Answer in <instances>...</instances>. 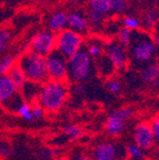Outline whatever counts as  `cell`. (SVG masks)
Listing matches in <instances>:
<instances>
[{
    "label": "cell",
    "mask_w": 159,
    "mask_h": 160,
    "mask_svg": "<svg viewBox=\"0 0 159 160\" xmlns=\"http://www.w3.org/2000/svg\"><path fill=\"white\" fill-rule=\"evenodd\" d=\"M68 86L66 81L48 80L40 87L37 102L46 112H58L68 99Z\"/></svg>",
    "instance_id": "obj_1"
},
{
    "label": "cell",
    "mask_w": 159,
    "mask_h": 160,
    "mask_svg": "<svg viewBox=\"0 0 159 160\" xmlns=\"http://www.w3.org/2000/svg\"><path fill=\"white\" fill-rule=\"evenodd\" d=\"M156 53L157 49L152 36L140 30L132 31L131 40L128 46V56L135 63L145 67L154 60Z\"/></svg>",
    "instance_id": "obj_2"
},
{
    "label": "cell",
    "mask_w": 159,
    "mask_h": 160,
    "mask_svg": "<svg viewBox=\"0 0 159 160\" xmlns=\"http://www.w3.org/2000/svg\"><path fill=\"white\" fill-rule=\"evenodd\" d=\"M17 63L26 76V79L30 82L42 85L48 81L46 58L38 56L31 51H25L20 56Z\"/></svg>",
    "instance_id": "obj_3"
},
{
    "label": "cell",
    "mask_w": 159,
    "mask_h": 160,
    "mask_svg": "<svg viewBox=\"0 0 159 160\" xmlns=\"http://www.w3.org/2000/svg\"><path fill=\"white\" fill-rule=\"evenodd\" d=\"M94 70L92 58L84 47L68 59V79L74 82H81L91 76Z\"/></svg>",
    "instance_id": "obj_4"
},
{
    "label": "cell",
    "mask_w": 159,
    "mask_h": 160,
    "mask_svg": "<svg viewBox=\"0 0 159 160\" xmlns=\"http://www.w3.org/2000/svg\"><path fill=\"white\" fill-rule=\"evenodd\" d=\"M82 47H84L82 36L68 28L56 35V50L67 59L77 53Z\"/></svg>",
    "instance_id": "obj_5"
},
{
    "label": "cell",
    "mask_w": 159,
    "mask_h": 160,
    "mask_svg": "<svg viewBox=\"0 0 159 160\" xmlns=\"http://www.w3.org/2000/svg\"><path fill=\"white\" fill-rule=\"evenodd\" d=\"M23 101L20 91L7 75L0 76V106L7 111L16 113L18 107Z\"/></svg>",
    "instance_id": "obj_6"
},
{
    "label": "cell",
    "mask_w": 159,
    "mask_h": 160,
    "mask_svg": "<svg viewBox=\"0 0 159 160\" xmlns=\"http://www.w3.org/2000/svg\"><path fill=\"white\" fill-rule=\"evenodd\" d=\"M132 116V110L129 107H121L114 110L105 121V131L109 137L116 138L120 136Z\"/></svg>",
    "instance_id": "obj_7"
},
{
    "label": "cell",
    "mask_w": 159,
    "mask_h": 160,
    "mask_svg": "<svg viewBox=\"0 0 159 160\" xmlns=\"http://www.w3.org/2000/svg\"><path fill=\"white\" fill-rule=\"evenodd\" d=\"M48 79L54 81H66L68 79V59L55 50L46 57Z\"/></svg>",
    "instance_id": "obj_8"
},
{
    "label": "cell",
    "mask_w": 159,
    "mask_h": 160,
    "mask_svg": "<svg viewBox=\"0 0 159 160\" xmlns=\"http://www.w3.org/2000/svg\"><path fill=\"white\" fill-rule=\"evenodd\" d=\"M56 50V35L49 30H41L29 42V51L46 58Z\"/></svg>",
    "instance_id": "obj_9"
},
{
    "label": "cell",
    "mask_w": 159,
    "mask_h": 160,
    "mask_svg": "<svg viewBox=\"0 0 159 160\" xmlns=\"http://www.w3.org/2000/svg\"><path fill=\"white\" fill-rule=\"evenodd\" d=\"M126 148L115 141H102L92 150L94 160H125Z\"/></svg>",
    "instance_id": "obj_10"
},
{
    "label": "cell",
    "mask_w": 159,
    "mask_h": 160,
    "mask_svg": "<svg viewBox=\"0 0 159 160\" xmlns=\"http://www.w3.org/2000/svg\"><path fill=\"white\" fill-rule=\"evenodd\" d=\"M134 143L145 151H149L155 147V138L149 121H140L134 128L132 131Z\"/></svg>",
    "instance_id": "obj_11"
},
{
    "label": "cell",
    "mask_w": 159,
    "mask_h": 160,
    "mask_svg": "<svg viewBox=\"0 0 159 160\" xmlns=\"http://www.w3.org/2000/svg\"><path fill=\"white\" fill-rule=\"evenodd\" d=\"M110 12L111 10H110L109 0H89L87 15H86L89 22V27L101 26L106 16Z\"/></svg>",
    "instance_id": "obj_12"
},
{
    "label": "cell",
    "mask_w": 159,
    "mask_h": 160,
    "mask_svg": "<svg viewBox=\"0 0 159 160\" xmlns=\"http://www.w3.org/2000/svg\"><path fill=\"white\" fill-rule=\"evenodd\" d=\"M105 55L110 59L115 70H122L127 67L129 61L128 51L119 41H110L105 46Z\"/></svg>",
    "instance_id": "obj_13"
},
{
    "label": "cell",
    "mask_w": 159,
    "mask_h": 160,
    "mask_svg": "<svg viewBox=\"0 0 159 160\" xmlns=\"http://www.w3.org/2000/svg\"><path fill=\"white\" fill-rule=\"evenodd\" d=\"M67 28L79 35H84L89 30L87 16L81 11H72L67 16Z\"/></svg>",
    "instance_id": "obj_14"
},
{
    "label": "cell",
    "mask_w": 159,
    "mask_h": 160,
    "mask_svg": "<svg viewBox=\"0 0 159 160\" xmlns=\"http://www.w3.org/2000/svg\"><path fill=\"white\" fill-rule=\"evenodd\" d=\"M67 16L65 11H56L52 13L47 22L48 30L55 35L65 30L67 28Z\"/></svg>",
    "instance_id": "obj_15"
},
{
    "label": "cell",
    "mask_w": 159,
    "mask_h": 160,
    "mask_svg": "<svg viewBox=\"0 0 159 160\" xmlns=\"http://www.w3.org/2000/svg\"><path fill=\"white\" fill-rule=\"evenodd\" d=\"M140 78L147 85H154L159 79V63L150 62L140 71Z\"/></svg>",
    "instance_id": "obj_16"
},
{
    "label": "cell",
    "mask_w": 159,
    "mask_h": 160,
    "mask_svg": "<svg viewBox=\"0 0 159 160\" xmlns=\"http://www.w3.org/2000/svg\"><path fill=\"white\" fill-rule=\"evenodd\" d=\"M40 87H41V85L27 81L25 83V86L23 87V89L20 90V95L23 97V101L31 103V105L37 102V98L38 95H39Z\"/></svg>",
    "instance_id": "obj_17"
},
{
    "label": "cell",
    "mask_w": 159,
    "mask_h": 160,
    "mask_svg": "<svg viewBox=\"0 0 159 160\" xmlns=\"http://www.w3.org/2000/svg\"><path fill=\"white\" fill-rule=\"evenodd\" d=\"M7 76L10 78V80L13 81V83L16 86V88H17L19 91L23 89V87L25 86V83L28 81V80L26 79L25 73H23V71L21 70V68L19 67L18 63L13 68V69L10 70Z\"/></svg>",
    "instance_id": "obj_18"
},
{
    "label": "cell",
    "mask_w": 159,
    "mask_h": 160,
    "mask_svg": "<svg viewBox=\"0 0 159 160\" xmlns=\"http://www.w3.org/2000/svg\"><path fill=\"white\" fill-rule=\"evenodd\" d=\"M97 68L99 70V72L104 77H107V78L112 77V75L115 72L114 65L111 63L109 58L106 55H104V53L99 58H97Z\"/></svg>",
    "instance_id": "obj_19"
},
{
    "label": "cell",
    "mask_w": 159,
    "mask_h": 160,
    "mask_svg": "<svg viewBox=\"0 0 159 160\" xmlns=\"http://www.w3.org/2000/svg\"><path fill=\"white\" fill-rule=\"evenodd\" d=\"M126 156L129 160H147L146 151L134 142L126 146Z\"/></svg>",
    "instance_id": "obj_20"
},
{
    "label": "cell",
    "mask_w": 159,
    "mask_h": 160,
    "mask_svg": "<svg viewBox=\"0 0 159 160\" xmlns=\"http://www.w3.org/2000/svg\"><path fill=\"white\" fill-rule=\"evenodd\" d=\"M158 21H159V11L157 9H150L145 13L142 25H144L145 29L154 30L155 26L158 23Z\"/></svg>",
    "instance_id": "obj_21"
},
{
    "label": "cell",
    "mask_w": 159,
    "mask_h": 160,
    "mask_svg": "<svg viewBox=\"0 0 159 160\" xmlns=\"http://www.w3.org/2000/svg\"><path fill=\"white\" fill-rule=\"evenodd\" d=\"M85 49L87 50V52L89 53V56L92 59H97L100 56L102 55V51H104V45L101 43V41L99 40H89L85 47Z\"/></svg>",
    "instance_id": "obj_22"
},
{
    "label": "cell",
    "mask_w": 159,
    "mask_h": 160,
    "mask_svg": "<svg viewBox=\"0 0 159 160\" xmlns=\"http://www.w3.org/2000/svg\"><path fill=\"white\" fill-rule=\"evenodd\" d=\"M17 65L16 58L13 55H5L0 58V76L8 75L10 70Z\"/></svg>",
    "instance_id": "obj_23"
},
{
    "label": "cell",
    "mask_w": 159,
    "mask_h": 160,
    "mask_svg": "<svg viewBox=\"0 0 159 160\" xmlns=\"http://www.w3.org/2000/svg\"><path fill=\"white\" fill-rule=\"evenodd\" d=\"M15 115H17L18 117H20L21 119H23L25 121H33V105L29 102H26L23 101L21 105L18 107L17 111H16Z\"/></svg>",
    "instance_id": "obj_24"
},
{
    "label": "cell",
    "mask_w": 159,
    "mask_h": 160,
    "mask_svg": "<svg viewBox=\"0 0 159 160\" xmlns=\"http://www.w3.org/2000/svg\"><path fill=\"white\" fill-rule=\"evenodd\" d=\"M62 133L69 140H77L82 136L84 131H82V128L77 125H68L64 127Z\"/></svg>",
    "instance_id": "obj_25"
},
{
    "label": "cell",
    "mask_w": 159,
    "mask_h": 160,
    "mask_svg": "<svg viewBox=\"0 0 159 160\" xmlns=\"http://www.w3.org/2000/svg\"><path fill=\"white\" fill-rule=\"evenodd\" d=\"M106 88H107V90L109 92L114 93V95H118V93L121 92L122 85L118 78L112 76V77L108 78L107 82H106Z\"/></svg>",
    "instance_id": "obj_26"
},
{
    "label": "cell",
    "mask_w": 159,
    "mask_h": 160,
    "mask_svg": "<svg viewBox=\"0 0 159 160\" xmlns=\"http://www.w3.org/2000/svg\"><path fill=\"white\" fill-rule=\"evenodd\" d=\"M122 26L124 28H127L131 31H136V30H139L141 21L135 16H127L122 19Z\"/></svg>",
    "instance_id": "obj_27"
},
{
    "label": "cell",
    "mask_w": 159,
    "mask_h": 160,
    "mask_svg": "<svg viewBox=\"0 0 159 160\" xmlns=\"http://www.w3.org/2000/svg\"><path fill=\"white\" fill-rule=\"evenodd\" d=\"M131 36H132L131 30L122 27L121 29L119 30V32H118V39H119L118 41H119L122 46L128 48V46H129V43H130V40H131Z\"/></svg>",
    "instance_id": "obj_28"
},
{
    "label": "cell",
    "mask_w": 159,
    "mask_h": 160,
    "mask_svg": "<svg viewBox=\"0 0 159 160\" xmlns=\"http://www.w3.org/2000/svg\"><path fill=\"white\" fill-rule=\"evenodd\" d=\"M110 10L112 13H122L127 8V1L126 0H109Z\"/></svg>",
    "instance_id": "obj_29"
},
{
    "label": "cell",
    "mask_w": 159,
    "mask_h": 160,
    "mask_svg": "<svg viewBox=\"0 0 159 160\" xmlns=\"http://www.w3.org/2000/svg\"><path fill=\"white\" fill-rule=\"evenodd\" d=\"M155 138V146L159 149V112L156 113L149 121Z\"/></svg>",
    "instance_id": "obj_30"
},
{
    "label": "cell",
    "mask_w": 159,
    "mask_h": 160,
    "mask_svg": "<svg viewBox=\"0 0 159 160\" xmlns=\"http://www.w3.org/2000/svg\"><path fill=\"white\" fill-rule=\"evenodd\" d=\"M9 40H10L9 30H6V29L0 30V57L3 53V51L7 50Z\"/></svg>",
    "instance_id": "obj_31"
},
{
    "label": "cell",
    "mask_w": 159,
    "mask_h": 160,
    "mask_svg": "<svg viewBox=\"0 0 159 160\" xmlns=\"http://www.w3.org/2000/svg\"><path fill=\"white\" fill-rule=\"evenodd\" d=\"M45 110L42 109L38 103H33V120H39L41 119L44 116H45Z\"/></svg>",
    "instance_id": "obj_32"
},
{
    "label": "cell",
    "mask_w": 159,
    "mask_h": 160,
    "mask_svg": "<svg viewBox=\"0 0 159 160\" xmlns=\"http://www.w3.org/2000/svg\"><path fill=\"white\" fill-rule=\"evenodd\" d=\"M154 33H152V39H154L155 46H156V49L159 50V21L154 28Z\"/></svg>",
    "instance_id": "obj_33"
},
{
    "label": "cell",
    "mask_w": 159,
    "mask_h": 160,
    "mask_svg": "<svg viewBox=\"0 0 159 160\" xmlns=\"http://www.w3.org/2000/svg\"><path fill=\"white\" fill-rule=\"evenodd\" d=\"M11 153V148L7 143H1L0 145V156L1 157H8Z\"/></svg>",
    "instance_id": "obj_34"
},
{
    "label": "cell",
    "mask_w": 159,
    "mask_h": 160,
    "mask_svg": "<svg viewBox=\"0 0 159 160\" xmlns=\"http://www.w3.org/2000/svg\"><path fill=\"white\" fill-rule=\"evenodd\" d=\"M71 160H94L91 157H89L88 155H85V153H78V155L74 156Z\"/></svg>",
    "instance_id": "obj_35"
},
{
    "label": "cell",
    "mask_w": 159,
    "mask_h": 160,
    "mask_svg": "<svg viewBox=\"0 0 159 160\" xmlns=\"http://www.w3.org/2000/svg\"><path fill=\"white\" fill-rule=\"evenodd\" d=\"M0 1H3V0H0Z\"/></svg>",
    "instance_id": "obj_36"
},
{
    "label": "cell",
    "mask_w": 159,
    "mask_h": 160,
    "mask_svg": "<svg viewBox=\"0 0 159 160\" xmlns=\"http://www.w3.org/2000/svg\"><path fill=\"white\" fill-rule=\"evenodd\" d=\"M158 160H159V157H158Z\"/></svg>",
    "instance_id": "obj_37"
}]
</instances>
